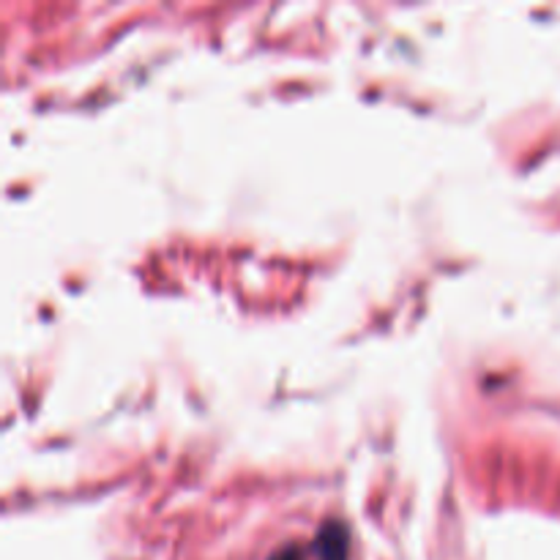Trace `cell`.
<instances>
[{
    "label": "cell",
    "instance_id": "1",
    "mask_svg": "<svg viewBox=\"0 0 560 560\" xmlns=\"http://www.w3.org/2000/svg\"><path fill=\"white\" fill-rule=\"evenodd\" d=\"M317 560H348V534L339 525H326L315 541Z\"/></svg>",
    "mask_w": 560,
    "mask_h": 560
},
{
    "label": "cell",
    "instance_id": "2",
    "mask_svg": "<svg viewBox=\"0 0 560 560\" xmlns=\"http://www.w3.org/2000/svg\"><path fill=\"white\" fill-rule=\"evenodd\" d=\"M268 560H304V556H301V550H295V547H284V550H279L277 556H271Z\"/></svg>",
    "mask_w": 560,
    "mask_h": 560
}]
</instances>
